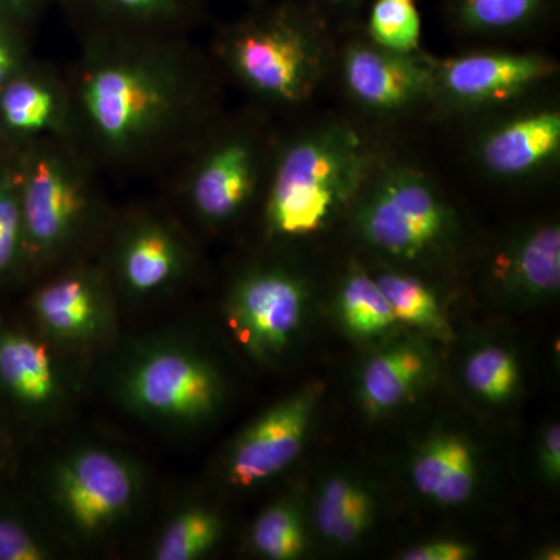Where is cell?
<instances>
[{"label": "cell", "instance_id": "6da1fadb", "mask_svg": "<svg viewBox=\"0 0 560 560\" xmlns=\"http://www.w3.org/2000/svg\"><path fill=\"white\" fill-rule=\"evenodd\" d=\"M68 80L77 143L94 162L138 165L189 147L212 116V80L186 36L81 33Z\"/></svg>", "mask_w": 560, "mask_h": 560}, {"label": "cell", "instance_id": "7a4b0ae2", "mask_svg": "<svg viewBox=\"0 0 560 560\" xmlns=\"http://www.w3.org/2000/svg\"><path fill=\"white\" fill-rule=\"evenodd\" d=\"M385 156L342 120L324 121L272 147L265 231L275 241L312 237L348 212Z\"/></svg>", "mask_w": 560, "mask_h": 560}, {"label": "cell", "instance_id": "3957f363", "mask_svg": "<svg viewBox=\"0 0 560 560\" xmlns=\"http://www.w3.org/2000/svg\"><path fill=\"white\" fill-rule=\"evenodd\" d=\"M215 50L257 101L296 108L318 91L335 43L330 18L308 0H260L221 28Z\"/></svg>", "mask_w": 560, "mask_h": 560}, {"label": "cell", "instance_id": "277c9868", "mask_svg": "<svg viewBox=\"0 0 560 560\" xmlns=\"http://www.w3.org/2000/svg\"><path fill=\"white\" fill-rule=\"evenodd\" d=\"M14 153L24 261L55 267L83 245L101 219L95 162L69 138L39 140Z\"/></svg>", "mask_w": 560, "mask_h": 560}, {"label": "cell", "instance_id": "5b68a950", "mask_svg": "<svg viewBox=\"0 0 560 560\" xmlns=\"http://www.w3.org/2000/svg\"><path fill=\"white\" fill-rule=\"evenodd\" d=\"M361 241L399 264H422L447 253L458 234L451 202L425 172L382 161L349 210Z\"/></svg>", "mask_w": 560, "mask_h": 560}, {"label": "cell", "instance_id": "8992f818", "mask_svg": "<svg viewBox=\"0 0 560 560\" xmlns=\"http://www.w3.org/2000/svg\"><path fill=\"white\" fill-rule=\"evenodd\" d=\"M114 393L136 418L165 429H191L219 412L224 381L197 346L167 335L125 353L114 375Z\"/></svg>", "mask_w": 560, "mask_h": 560}, {"label": "cell", "instance_id": "52a82bcc", "mask_svg": "<svg viewBox=\"0 0 560 560\" xmlns=\"http://www.w3.org/2000/svg\"><path fill=\"white\" fill-rule=\"evenodd\" d=\"M47 492L55 517L70 536L101 540L138 510L143 474L116 448L77 445L51 464Z\"/></svg>", "mask_w": 560, "mask_h": 560}, {"label": "cell", "instance_id": "ba28073f", "mask_svg": "<svg viewBox=\"0 0 560 560\" xmlns=\"http://www.w3.org/2000/svg\"><path fill=\"white\" fill-rule=\"evenodd\" d=\"M189 149L180 197L195 220L221 228L237 220L264 190L270 167V138L254 124L202 131Z\"/></svg>", "mask_w": 560, "mask_h": 560}, {"label": "cell", "instance_id": "9c48e42d", "mask_svg": "<svg viewBox=\"0 0 560 560\" xmlns=\"http://www.w3.org/2000/svg\"><path fill=\"white\" fill-rule=\"evenodd\" d=\"M308 307L305 280L279 261L257 264L232 283L224 318L232 338L261 364L280 360L296 340Z\"/></svg>", "mask_w": 560, "mask_h": 560}, {"label": "cell", "instance_id": "30bf717a", "mask_svg": "<svg viewBox=\"0 0 560 560\" xmlns=\"http://www.w3.org/2000/svg\"><path fill=\"white\" fill-rule=\"evenodd\" d=\"M558 61L537 51L478 50L433 61V105L458 113L504 108L547 83Z\"/></svg>", "mask_w": 560, "mask_h": 560}, {"label": "cell", "instance_id": "8fae6325", "mask_svg": "<svg viewBox=\"0 0 560 560\" xmlns=\"http://www.w3.org/2000/svg\"><path fill=\"white\" fill-rule=\"evenodd\" d=\"M340 79L353 105L377 116H401L433 105L434 58L377 46L363 35L340 47Z\"/></svg>", "mask_w": 560, "mask_h": 560}, {"label": "cell", "instance_id": "7c38bea8", "mask_svg": "<svg viewBox=\"0 0 560 560\" xmlns=\"http://www.w3.org/2000/svg\"><path fill=\"white\" fill-rule=\"evenodd\" d=\"M32 313L55 348L88 350L116 330L113 282L106 268L75 264L44 282L32 298Z\"/></svg>", "mask_w": 560, "mask_h": 560}, {"label": "cell", "instance_id": "4fadbf2b", "mask_svg": "<svg viewBox=\"0 0 560 560\" xmlns=\"http://www.w3.org/2000/svg\"><path fill=\"white\" fill-rule=\"evenodd\" d=\"M189 242L167 217L136 213L114 235L108 271L127 296L149 300L175 289L190 270Z\"/></svg>", "mask_w": 560, "mask_h": 560}, {"label": "cell", "instance_id": "5bb4252c", "mask_svg": "<svg viewBox=\"0 0 560 560\" xmlns=\"http://www.w3.org/2000/svg\"><path fill=\"white\" fill-rule=\"evenodd\" d=\"M316 389L287 397L238 434L226 456L228 481L249 489L271 480L301 455L315 410Z\"/></svg>", "mask_w": 560, "mask_h": 560}, {"label": "cell", "instance_id": "9a60e30c", "mask_svg": "<svg viewBox=\"0 0 560 560\" xmlns=\"http://www.w3.org/2000/svg\"><path fill=\"white\" fill-rule=\"evenodd\" d=\"M475 160L490 178L522 180L550 171L560 158V110L534 105L500 117L475 140Z\"/></svg>", "mask_w": 560, "mask_h": 560}, {"label": "cell", "instance_id": "2e32d148", "mask_svg": "<svg viewBox=\"0 0 560 560\" xmlns=\"http://www.w3.org/2000/svg\"><path fill=\"white\" fill-rule=\"evenodd\" d=\"M60 138L75 139L68 80L28 60L0 90V139L16 151Z\"/></svg>", "mask_w": 560, "mask_h": 560}, {"label": "cell", "instance_id": "e0dca14e", "mask_svg": "<svg viewBox=\"0 0 560 560\" xmlns=\"http://www.w3.org/2000/svg\"><path fill=\"white\" fill-rule=\"evenodd\" d=\"M81 33L186 36L208 0H57Z\"/></svg>", "mask_w": 560, "mask_h": 560}, {"label": "cell", "instance_id": "ac0fdd59", "mask_svg": "<svg viewBox=\"0 0 560 560\" xmlns=\"http://www.w3.org/2000/svg\"><path fill=\"white\" fill-rule=\"evenodd\" d=\"M55 346L24 331H0V385L18 404L50 418L65 410L70 383Z\"/></svg>", "mask_w": 560, "mask_h": 560}, {"label": "cell", "instance_id": "d6986e66", "mask_svg": "<svg viewBox=\"0 0 560 560\" xmlns=\"http://www.w3.org/2000/svg\"><path fill=\"white\" fill-rule=\"evenodd\" d=\"M493 285L511 301L534 304L560 289V228L541 223L515 235L490 265Z\"/></svg>", "mask_w": 560, "mask_h": 560}, {"label": "cell", "instance_id": "ffe728a7", "mask_svg": "<svg viewBox=\"0 0 560 560\" xmlns=\"http://www.w3.org/2000/svg\"><path fill=\"white\" fill-rule=\"evenodd\" d=\"M558 0H444L455 32L477 39H508L539 31L555 16Z\"/></svg>", "mask_w": 560, "mask_h": 560}, {"label": "cell", "instance_id": "44dd1931", "mask_svg": "<svg viewBox=\"0 0 560 560\" xmlns=\"http://www.w3.org/2000/svg\"><path fill=\"white\" fill-rule=\"evenodd\" d=\"M411 478L427 499L455 506L470 499L477 485V463L470 445L456 434H442L420 447Z\"/></svg>", "mask_w": 560, "mask_h": 560}, {"label": "cell", "instance_id": "7402d4cb", "mask_svg": "<svg viewBox=\"0 0 560 560\" xmlns=\"http://www.w3.org/2000/svg\"><path fill=\"white\" fill-rule=\"evenodd\" d=\"M429 375V357L418 346L382 350L361 371V400L374 415L388 412L410 400Z\"/></svg>", "mask_w": 560, "mask_h": 560}, {"label": "cell", "instance_id": "603a6c76", "mask_svg": "<svg viewBox=\"0 0 560 560\" xmlns=\"http://www.w3.org/2000/svg\"><path fill=\"white\" fill-rule=\"evenodd\" d=\"M316 525L327 540L349 545L361 539L374 522V501L359 482L330 478L319 490Z\"/></svg>", "mask_w": 560, "mask_h": 560}, {"label": "cell", "instance_id": "cb8c5ba5", "mask_svg": "<svg viewBox=\"0 0 560 560\" xmlns=\"http://www.w3.org/2000/svg\"><path fill=\"white\" fill-rule=\"evenodd\" d=\"M374 279L385 294L397 323L418 327L442 341L452 340L453 330L441 302L422 279L400 270L377 272Z\"/></svg>", "mask_w": 560, "mask_h": 560}, {"label": "cell", "instance_id": "d4e9b609", "mask_svg": "<svg viewBox=\"0 0 560 560\" xmlns=\"http://www.w3.org/2000/svg\"><path fill=\"white\" fill-rule=\"evenodd\" d=\"M224 533L223 518L202 504H187L173 512L154 541L151 558L195 560L205 558L219 545Z\"/></svg>", "mask_w": 560, "mask_h": 560}, {"label": "cell", "instance_id": "484cf974", "mask_svg": "<svg viewBox=\"0 0 560 560\" xmlns=\"http://www.w3.org/2000/svg\"><path fill=\"white\" fill-rule=\"evenodd\" d=\"M337 307L346 329L355 337H378L397 323L374 276L357 264L342 276Z\"/></svg>", "mask_w": 560, "mask_h": 560}, {"label": "cell", "instance_id": "4316f807", "mask_svg": "<svg viewBox=\"0 0 560 560\" xmlns=\"http://www.w3.org/2000/svg\"><path fill=\"white\" fill-rule=\"evenodd\" d=\"M250 545L254 551L267 559L300 558L307 545L300 511L289 501H279L268 506L254 522Z\"/></svg>", "mask_w": 560, "mask_h": 560}, {"label": "cell", "instance_id": "83f0119b", "mask_svg": "<svg viewBox=\"0 0 560 560\" xmlns=\"http://www.w3.org/2000/svg\"><path fill=\"white\" fill-rule=\"evenodd\" d=\"M464 378L471 393L490 404L511 399L521 382L517 360L500 346H482L470 353L464 366Z\"/></svg>", "mask_w": 560, "mask_h": 560}, {"label": "cell", "instance_id": "f1b7e54d", "mask_svg": "<svg viewBox=\"0 0 560 560\" xmlns=\"http://www.w3.org/2000/svg\"><path fill=\"white\" fill-rule=\"evenodd\" d=\"M364 33L385 49L415 51L419 50L422 21L412 0H372Z\"/></svg>", "mask_w": 560, "mask_h": 560}, {"label": "cell", "instance_id": "f546056e", "mask_svg": "<svg viewBox=\"0 0 560 560\" xmlns=\"http://www.w3.org/2000/svg\"><path fill=\"white\" fill-rule=\"evenodd\" d=\"M24 261L16 153L0 156V278Z\"/></svg>", "mask_w": 560, "mask_h": 560}, {"label": "cell", "instance_id": "4dcf8cb0", "mask_svg": "<svg viewBox=\"0 0 560 560\" xmlns=\"http://www.w3.org/2000/svg\"><path fill=\"white\" fill-rule=\"evenodd\" d=\"M55 558L51 541L13 517H0V560H46Z\"/></svg>", "mask_w": 560, "mask_h": 560}, {"label": "cell", "instance_id": "1f68e13d", "mask_svg": "<svg viewBox=\"0 0 560 560\" xmlns=\"http://www.w3.org/2000/svg\"><path fill=\"white\" fill-rule=\"evenodd\" d=\"M25 39L27 35L0 21V90L31 60Z\"/></svg>", "mask_w": 560, "mask_h": 560}, {"label": "cell", "instance_id": "d6a6232c", "mask_svg": "<svg viewBox=\"0 0 560 560\" xmlns=\"http://www.w3.org/2000/svg\"><path fill=\"white\" fill-rule=\"evenodd\" d=\"M54 3L57 0H0V21L28 35V31Z\"/></svg>", "mask_w": 560, "mask_h": 560}, {"label": "cell", "instance_id": "836d02e7", "mask_svg": "<svg viewBox=\"0 0 560 560\" xmlns=\"http://www.w3.org/2000/svg\"><path fill=\"white\" fill-rule=\"evenodd\" d=\"M471 556L469 545L456 540H438L430 544L418 545L405 551V560H464Z\"/></svg>", "mask_w": 560, "mask_h": 560}, {"label": "cell", "instance_id": "e575fe53", "mask_svg": "<svg viewBox=\"0 0 560 560\" xmlns=\"http://www.w3.org/2000/svg\"><path fill=\"white\" fill-rule=\"evenodd\" d=\"M540 466L545 477L551 481L560 478V429L559 423H551L545 430L540 441Z\"/></svg>", "mask_w": 560, "mask_h": 560}, {"label": "cell", "instance_id": "d590c367", "mask_svg": "<svg viewBox=\"0 0 560 560\" xmlns=\"http://www.w3.org/2000/svg\"><path fill=\"white\" fill-rule=\"evenodd\" d=\"M316 9L323 11L327 18H346L357 13L366 0H308Z\"/></svg>", "mask_w": 560, "mask_h": 560}, {"label": "cell", "instance_id": "8d00e7d4", "mask_svg": "<svg viewBox=\"0 0 560 560\" xmlns=\"http://www.w3.org/2000/svg\"><path fill=\"white\" fill-rule=\"evenodd\" d=\"M245 2H248V3H256V2H260V0H245Z\"/></svg>", "mask_w": 560, "mask_h": 560}]
</instances>
